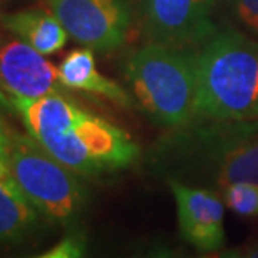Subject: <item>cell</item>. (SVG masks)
Here are the masks:
<instances>
[{
	"label": "cell",
	"mask_w": 258,
	"mask_h": 258,
	"mask_svg": "<svg viewBox=\"0 0 258 258\" xmlns=\"http://www.w3.org/2000/svg\"><path fill=\"white\" fill-rule=\"evenodd\" d=\"M4 104L17 112L30 136L77 176L119 171L139 156V146L124 129L82 109L64 92Z\"/></svg>",
	"instance_id": "1"
},
{
	"label": "cell",
	"mask_w": 258,
	"mask_h": 258,
	"mask_svg": "<svg viewBox=\"0 0 258 258\" xmlns=\"http://www.w3.org/2000/svg\"><path fill=\"white\" fill-rule=\"evenodd\" d=\"M196 119L258 121V44L218 30L195 50Z\"/></svg>",
	"instance_id": "2"
},
{
	"label": "cell",
	"mask_w": 258,
	"mask_h": 258,
	"mask_svg": "<svg viewBox=\"0 0 258 258\" xmlns=\"http://www.w3.org/2000/svg\"><path fill=\"white\" fill-rule=\"evenodd\" d=\"M158 163L171 171L210 181L223 191L238 183L258 184V121H213L178 134L159 149Z\"/></svg>",
	"instance_id": "3"
},
{
	"label": "cell",
	"mask_w": 258,
	"mask_h": 258,
	"mask_svg": "<svg viewBox=\"0 0 258 258\" xmlns=\"http://www.w3.org/2000/svg\"><path fill=\"white\" fill-rule=\"evenodd\" d=\"M122 69L139 107L156 124L179 129L196 119L195 50L148 42L126 55Z\"/></svg>",
	"instance_id": "4"
},
{
	"label": "cell",
	"mask_w": 258,
	"mask_h": 258,
	"mask_svg": "<svg viewBox=\"0 0 258 258\" xmlns=\"http://www.w3.org/2000/svg\"><path fill=\"white\" fill-rule=\"evenodd\" d=\"M0 169L7 171L35 208L54 223L67 225L86 206L79 176L57 161L37 139L10 122L0 129Z\"/></svg>",
	"instance_id": "5"
},
{
	"label": "cell",
	"mask_w": 258,
	"mask_h": 258,
	"mask_svg": "<svg viewBox=\"0 0 258 258\" xmlns=\"http://www.w3.org/2000/svg\"><path fill=\"white\" fill-rule=\"evenodd\" d=\"M139 27L148 42L196 50L216 30L211 12L215 0H134Z\"/></svg>",
	"instance_id": "6"
},
{
	"label": "cell",
	"mask_w": 258,
	"mask_h": 258,
	"mask_svg": "<svg viewBox=\"0 0 258 258\" xmlns=\"http://www.w3.org/2000/svg\"><path fill=\"white\" fill-rule=\"evenodd\" d=\"M69 37L92 50H114L124 44L131 27L126 0H44Z\"/></svg>",
	"instance_id": "7"
},
{
	"label": "cell",
	"mask_w": 258,
	"mask_h": 258,
	"mask_svg": "<svg viewBox=\"0 0 258 258\" xmlns=\"http://www.w3.org/2000/svg\"><path fill=\"white\" fill-rule=\"evenodd\" d=\"M176 203L179 233L189 245L201 251H218L223 248L225 201L210 189L193 186L176 178H168Z\"/></svg>",
	"instance_id": "8"
},
{
	"label": "cell",
	"mask_w": 258,
	"mask_h": 258,
	"mask_svg": "<svg viewBox=\"0 0 258 258\" xmlns=\"http://www.w3.org/2000/svg\"><path fill=\"white\" fill-rule=\"evenodd\" d=\"M2 101L37 99L54 92H64L59 71L44 54L24 40H9L0 50Z\"/></svg>",
	"instance_id": "9"
},
{
	"label": "cell",
	"mask_w": 258,
	"mask_h": 258,
	"mask_svg": "<svg viewBox=\"0 0 258 258\" xmlns=\"http://www.w3.org/2000/svg\"><path fill=\"white\" fill-rule=\"evenodd\" d=\"M57 71L59 79L66 89L91 92L121 107H131L134 104L133 97L124 87L109 77L102 76L96 69L94 54L89 47L71 50L62 59Z\"/></svg>",
	"instance_id": "10"
},
{
	"label": "cell",
	"mask_w": 258,
	"mask_h": 258,
	"mask_svg": "<svg viewBox=\"0 0 258 258\" xmlns=\"http://www.w3.org/2000/svg\"><path fill=\"white\" fill-rule=\"evenodd\" d=\"M4 27L44 55L64 49L69 34L49 9L30 7L2 15Z\"/></svg>",
	"instance_id": "11"
},
{
	"label": "cell",
	"mask_w": 258,
	"mask_h": 258,
	"mask_svg": "<svg viewBox=\"0 0 258 258\" xmlns=\"http://www.w3.org/2000/svg\"><path fill=\"white\" fill-rule=\"evenodd\" d=\"M40 211L12 176L0 169V236L5 245L25 238L37 223Z\"/></svg>",
	"instance_id": "12"
},
{
	"label": "cell",
	"mask_w": 258,
	"mask_h": 258,
	"mask_svg": "<svg viewBox=\"0 0 258 258\" xmlns=\"http://www.w3.org/2000/svg\"><path fill=\"white\" fill-rule=\"evenodd\" d=\"M223 201L231 211L240 216H256L258 215V184L238 183L225 188Z\"/></svg>",
	"instance_id": "13"
},
{
	"label": "cell",
	"mask_w": 258,
	"mask_h": 258,
	"mask_svg": "<svg viewBox=\"0 0 258 258\" xmlns=\"http://www.w3.org/2000/svg\"><path fill=\"white\" fill-rule=\"evenodd\" d=\"M84 236L72 233L59 241L50 250L34 258H82L84 256Z\"/></svg>",
	"instance_id": "14"
},
{
	"label": "cell",
	"mask_w": 258,
	"mask_h": 258,
	"mask_svg": "<svg viewBox=\"0 0 258 258\" xmlns=\"http://www.w3.org/2000/svg\"><path fill=\"white\" fill-rule=\"evenodd\" d=\"M230 4L240 22L258 32V0H230Z\"/></svg>",
	"instance_id": "15"
},
{
	"label": "cell",
	"mask_w": 258,
	"mask_h": 258,
	"mask_svg": "<svg viewBox=\"0 0 258 258\" xmlns=\"http://www.w3.org/2000/svg\"><path fill=\"white\" fill-rule=\"evenodd\" d=\"M141 258H169V251L163 248H156V250L149 251L148 255H143Z\"/></svg>",
	"instance_id": "16"
},
{
	"label": "cell",
	"mask_w": 258,
	"mask_h": 258,
	"mask_svg": "<svg viewBox=\"0 0 258 258\" xmlns=\"http://www.w3.org/2000/svg\"><path fill=\"white\" fill-rule=\"evenodd\" d=\"M216 258H243L240 253V250H231V251H226V253L216 256Z\"/></svg>",
	"instance_id": "17"
},
{
	"label": "cell",
	"mask_w": 258,
	"mask_h": 258,
	"mask_svg": "<svg viewBox=\"0 0 258 258\" xmlns=\"http://www.w3.org/2000/svg\"><path fill=\"white\" fill-rule=\"evenodd\" d=\"M243 258H258V241H256V243H255L253 246H251L250 251H248V253H246Z\"/></svg>",
	"instance_id": "18"
}]
</instances>
